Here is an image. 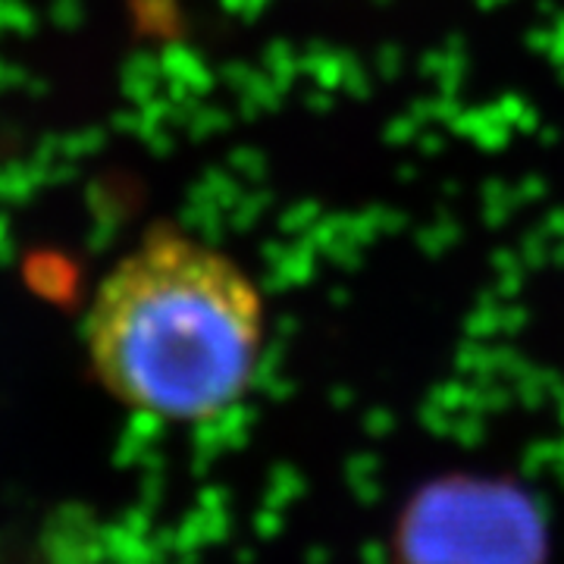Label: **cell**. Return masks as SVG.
I'll list each match as a JSON object with an SVG mask.
<instances>
[{"label": "cell", "instance_id": "1", "mask_svg": "<svg viewBox=\"0 0 564 564\" xmlns=\"http://www.w3.org/2000/svg\"><path fill=\"white\" fill-rule=\"evenodd\" d=\"M85 339L117 402L158 421H214L254 383L267 304L236 258L161 226L104 276Z\"/></svg>", "mask_w": 564, "mask_h": 564}, {"label": "cell", "instance_id": "2", "mask_svg": "<svg viewBox=\"0 0 564 564\" xmlns=\"http://www.w3.org/2000/svg\"><path fill=\"white\" fill-rule=\"evenodd\" d=\"M540 530L521 496L489 484L436 486L408 511L404 564H536Z\"/></svg>", "mask_w": 564, "mask_h": 564}]
</instances>
